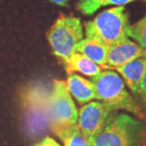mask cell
Segmentation results:
<instances>
[{"label": "cell", "mask_w": 146, "mask_h": 146, "mask_svg": "<svg viewBox=\"0 0 146 146\" xmlns=\"http://www.w3.org/2000/svg\"><path fill=\"white\" fill-rule=\"evenodd\" d=\"M96 90L97 100H101L111 109L123 110L146 123V114L136 100L125 88L123 80L111 70H105L91 79Z\"/></svg>", "instance_id": "cell-1"}, {"label": "cell", "mask_w": 146, "mask_h": 146, "mask_svg": "<svg viewBox=\"0 0 146 146\" xmlns=\"http://www.w3.org/2000/svg\"><path fill=\"white\" fill-rule=\"evenodd\" d=\"M146 123L125 114H117L92 141L93 146H143Z\"/></svg>", "instance_id": "cell-2"}, {"label": "cell", "mask_w": 146, "mask_h": 146, "mask_svg": "<svg viewBox=\"0 0 146 146\" xmlns=\"http://www.w3.org/2000/svg\"><path fill=\"white\" fill-rule=\"evenodd\" d=\"M128 18L124 6L103 11L84 24L86 37L98 39L110 46L127 36L126 31L130 25Z\"/></svg>", "instance_id": "cell-3"}, {"label": "cell", "mask_w": 146, "mask_h": 146, "mask_svg": "<svg viewBox=\"0 0 146 146\" xmlns=\"http://www.w3.org/2000/svg\"><path fill=\"white\" fill-rule=\"evenodd\" d=\"M49 128L53 133L76 125L78 110L68 91L66 81L54 80L47 107Z\"/></svg>", "instance_id": "cell-4"}, {"label": "cell", "mask_w": 146, "mask_h": 146, "mask_svg": "<svg viewBox=\"0 0 146 146\" xmlns=\"http://www.w3.org/2000/svg\"><path fill=\"white\" fill-rule=\"evenodd\" d=\"M53 52L64 61L75 52V48L84 39L83 26L76 17L61 15L47 33Z\"/></svg>", "instance_id": "cell-5"}, {"label": "cell", "mask_w": 146, "mask_h": 146, "mask_svg": "<svg viewBox=\"0 0 146 146\" xmlns=\"http://www.w3.org/2000/svg\"><path fill=\"white\" fill-rule=\"evenodd\" d=\"M50 92L42 84L29 85L21 94L27 127L33 136L49 128L47 107Z\"/></svg>", "instance_id": "cell-6"}, {"label": "cell", "mask_w": 146, "mask_h": 146, "mask_svg": "<svg viewBox=\"0 0 146 146\" xmlns=\"http://www.w3.org/2000/svg\"><path fill=\"white\" fill-rule=\"evenodd\" d=\"M116 115L117 110L111 109L104 102H91L80 108L77 124L84 136L92 143Z\"/></svg>", "instance_id": "cell-7"}, {"label": "cell", "mask_w": 146, "mask_h": 146, "mask_svg": "<svg viewBox=\"0 0 146 146\" xmlns=\"http://www.w3.org/2000/svg\"><path fill=\"white\" fill-rule=\"evenodd\" d=\"M144 55H146L145 50L126 36L108 48L106 69H115Z\"/></svg>", "instance_id": "cell-8"}, {"label": "cell", "mask_w": 146, "mask_h": 146, "mask_svg": "<svg viewBox=\"0 0 146 146\" xmlns=\"http://www.w3.org/2000/svg\"><path fill=\"white\" fill-rule=\"evenodd\" d=\"M66 84L70 94L75 98L79 104L84 105L90 101L97 100L95 86L91 80L72 73L69 74Z\"/></svg>", "instance_id": "cell-9"}, {"label": "cell", "mask_w": 146, "mask_h": 146, "mask_svg": "<svg viewBox=\"0 0 146 146\" xmlns=\"http://www.w3.org/2000/svg\"><path fill=\"white\" fill-rule=\"evenodd\" d=\"M109 46L96 38H84L75 48V52H78L89 58L90 60L106 69V61Z\"/></svg>", "instance_id": "cell-10"}, {"label": "cell", "mask_w": 146, "mask_h": 146, "mask_svg": "<svg viewBox=\"0 0 146 146\" xmlns=\"http://www.w3.org/2000/svg\"><path fill=\"white\" fill-rule=\"evenodd\" d=\"M146 69V55L141 56L125 63L115 70L121 74L127 87L136 95L138 86Z\"/></svg>", "instance_id": "cell-11"}, {"label": "cell", "mask_w": 146, "mask_h": 146, "mask_svg": "<svg viewBox=\"0 0 146 146\" xmlns=\"http://www.w3.org/2000/svg\"><path fill=\"white\" fill-rule=\"evenodd\" d=\"M62 63L68 75L74 72H80L90 77H94L102 71V68L99 65L78 52L72 54L67 59L62 61Z\"/></svg>", "instance_id": "cell-12"}, {"label": "cell", "mask_w": 146, "mask_h": 146, "mask_svg": "<svg viewBox=\"0 0 146 146\" xmlns=\"http://www.w3.org/2000/svg\"><path fill=\"white\" fill-rule=\"evenodd\" d=\"M54 134L61 140L64 146H93L84 136L78 124L58 130Z\"/></svg>", "instance_id": "cell-13"}, {"label": "cell", "mask_w": 146, "mask_h": 146, "mask_svg": "<svg viewBox=\"0 0 146 146\" xmlns=\"http://www.w3.org/2000/svg\"><path fill=\"white\" fill-rule=\"evenodd\" d=\"M136 0H86L78 2L76 8L86 16L93 15L97 10L108 5L123 6Z\"/></svg>", "instance_id": "cell-14"}, {"label": "cell", "mask_w": 146, "mask_h": 146, "mask_svg": "<svg viewBox=\"0 0 146 146\" xmlns=\"http://www.w3.org/2000/svg\"><path fill=\"white\" fill-rule=\"evenodd\" d=\"M126 34L133 38L138 45L146 50V16L134 25H129Z\"/></svg>", "instance_id": "cell-15"}, {"label": "cell", "mask_w": 146, "mask_h": 146, "mask_svg": "<svg viewBox=\"0 0 146 146\" xmlns=\"http://www.w3.org/2000/svg\"><path fill=\"white\" fill-rule=\"evenodd\" d=\"M136 102L141 106L142 110L146 114V69L138 86L136 95Z\"/></svg>", "instance_id": "cell-16"}, {"label": "cell", "mask_w": 146, "mask_h": 146, "mask_svg": "<svg viewBox=\"0 0 146 146\" xmlns=\"http://www.w3.org/2000/svg\"><path fill=\"white\" fill-rule=\"evenodd\" d=\"M42 144L44 146H60V145L58 143L57 141H55L53 138L50 136H46L42 141Z\"/></svg>", "instance_id": "cell-17"}, {"label": "cell", "mask_w": 146, "mask_h": 146, "mask_svg": "<svg viewBox=\"0 0 146 146\" xmlns=\"http://www.w3.org/2000/svg\"><path fill=\"white\" fill-rule=\"evenodd\" d=\"M50 1L55 3V4H57V5L67 6L69 0H50Z\"/></svg>", "instance_id": "cell-18"}, {"label": "cell", "mask_w": 146, "mask_h": 146, "mask_svg": "<svg viewBox=\"0 0 146 146\" xmlns=\"http://www.w3.org/2000/svg\"><path fill=\"white\" fill-rule=\"evenodd\" d=\"M33 146H44V145H43L42 142H40V143H38V144H36L35 145H33Z\"/></svg>", "instance_id": "cell-19"}, {"label": "cell", "mask_w": 146, "mask_h": 146, "mask_svg": "<svg viewBox=\"0 0 146 146\" xmlns=\"http://www.w3.org/2000/svg\"><path fill=\"white\" fill-rule=\"evenodd\" d=\"M84 1H86V0H79V2H84Z\"/></svg>", "instance_id": "cell-20"}, {"label": "cell", "mask_w": 146, "mask_h": 146, "mask_svg": "<svg viewBox=\"0 0 146 146\" xmlns=\"http://www.w3.org/2000/svg\"><path fill=\"white\" fill-rule=\"evenodd\" d=\"M143 146H146V142H145V145H143Z\"/></svg>", "instance_id": "cell-21"}, {"label": "cell", "mask_w": 146, "mask_h": 146, "mask_svg": "<svg viewBox=\"0 0 146 146\" xmlns=\"http://www.w3.org/2000/svg\"><path fill=\"white\" fill-rule=\"evenodd\" d=\"M145 1H146V0H145Z\"/></svg>", "instance_id": "cell-22"}]
</instances>
